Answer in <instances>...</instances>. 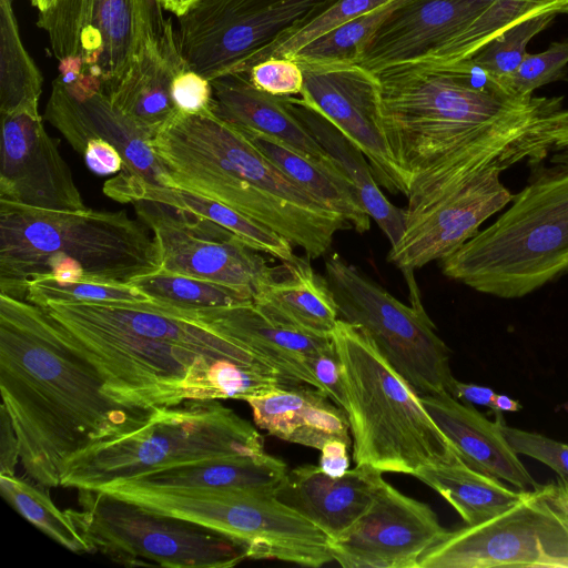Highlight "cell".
Instances as JSON below:
<instances>
[{
	"label": "cell",
	"instance_id": "12",
	"mask_svg": "<svg viewBox=\"0 0 568 568\" xmlns=\"http://www.w3.org/2000/svg\"><path fill=\"white\" fill-rule=\"evenodd\" d=\"M336 0H200L178 17L180 53L210 81L247 73L254 59Z\"/></svg>",
	"mask_w": 568,
	"mask_h": 568
},
{
	"label": "cell",
	"instance_id": "2",
	"mask_svg": "<svg viewBox=\"0 0 568 568\" xmlns=\"http://www.w3.org/2000/svg\"><path fill=\"white\" fill-rule=\"evenodd\" d=\"M1 406L28 476L58 487L65 462L140 427L153 410L109 397L94 364L42 307L0 294Z\"/></svg>",
	"mask_w": 568,
	"mask_h": 568
},
{
	"label": "cell",
	"instance_id": "15",
	"mask_svg": "<svg viewBox=\"0 0 568 568\" xmlns=\"http://www.w3.org/2000/svg\"><path fill=\"white\" fill-rule=\"evenodd\" d=\"M300 65L302 102L364 153L379 186L407 197L409 181L396 164L383 128L377 74L358 64Z\"/></svg>",
	"mask_w": 568,
	"mask_h": 568
},
{
	"label": "cell",
	"instance_id": "18",
	"mask_svg": "<svg viewBox=\"0 0 568 568\" xmlns=\"http://www.w3.org/2000/svg\"><path fill=\"white\" fill-rule=\"evenodd\" d=\"M0 199L18 204L78 211L85 209L58 141L39 112L1 115Z\"/></svg>",
	"mask_w": 568,
	"mask_h": 568
},
{
	"label": "cell",
	"instance_id": "40",
	"mask_svg": "<svg viewBox=\"0 0 568 568\" xmlns=\"http://www.w3.org/2000/svg\"><path fill=\"white\" fill-rule=\"evenodd\" d=\"M557 14L544 13L526 19L489 41L470 59L501 82L521 63L528 42L545 30Z\"/></svg>",
	"mask_w": 568,
	"mask_h": 568
},
{
	"label": "cell",
	"instance_id": "10",
	"mask_svg": "<svg viewBox=\"0 0 568 568\" xmlns=\"http://www.w3.org/2000/svg\"><path fill=\"white\" fill-rule=\"evenodd\" d=\"M79 506L67 511L91 554L123 565L225 568L248 559L245 547L223 534L101 490H79Z\"/></svg>",
	"mask_w": 568,
	"mask_h": 568
},
{
	"label": "cell",
	"instance_id": "45",
	"mask_svg": "<svg viewBox=\"0 0 568 568\" xmlns=\"http://www.w3.org/2000/svg\"><path fill=\"white\" fill-rule=\"evenodd\" d=\"M173 103L180 113L197 114L212 110L213 88L210 80L183 67L171 85Z\"/></svg>",
	"mask_w": 568,
	"mask_h": 568
},
{
	"label": "cell",
	"instance_id": "19",
	"mask_svg": "<svg viewBox=\"0 0 568 568\" xmlns=\"http://www.w3.org/2000/svg\"><path fill=\"white\" fill-rule=\"evenodd\" d=\"M81 26L83 73L109 94L140 50L163 37L168 20L160 0H68Z\"/></svg>",
	"mask_w": 568,
	"mask_h": 568
},
{
	"label": "cell",
	"instance_id": "16",
	"mask_svg": "<svg viewBox=\"0 0 568 568\" xmlns=\"http://www.w3.org/2000/svg\"><path fill=\"white\" fill-rule=\"evenodd\" d=\"M513 194L499 172L481 174L436 199L405 209V229L387 260L403 273L454 253L503 210Z\"/></svg>",
	"mask_w": 568,
	"mask_h": 568
},
{
	"label": "cell",
	"instance_id": "9",
	"mask_svg": "<svg viewBox=\"0 0 568 568\" xmlns=\"http://www.w3.org/2000/svg\"><path fill=\"white\" fill-rule=\"evenodd\" d=\"M98 490L223 534L242 544L248 559H276L306 567L334 560L329 537L274 494L161 489L123 481Z\"/></svg>",
	"mask_w": 568,
	"mask_h": 568
},
{
	"label": "cell",
	"instance_id": "38",
	"mask_svg": "<svg viewBox=\"0 0 568 568\" xmlns=\"http://www.w3.org/2000/svg\"><path fill=\"white\" fill-rule=\"evenodd\" d=\"M404 0H389L359 14L300 49V64H357L376 31Z\"/></svg>",
	"mask_w": 568,
	"mask_h": 568
},
{
	"label": "cell",
	"instance_id": "21",
	"mask_svg": "<svg viewBox=\"0 0 568 568\" xmlns=\"http://www.w3.org/2000/svg\"><path fill=\"white\" fill-rule=\"evenodd\" d=\"M479 11L477 0H404L376 31L357 64L377 73L419 60Z\"/></svg>",
	"mask_w": 568,
	"mask_h": 568
},
{
	"label": "cell",
	"instance_id": "34",
	"mask_svg": "<svg viewBox=\"0 0 568 568\" xmlns=\"http://www.w3.org/2000/svg\"><path fill=\"white\" fill-rule=\"evenodd\" d=\"M480 11L426 57L436 62L469 59L510 27L544 13L568 14V0H477ZM420 60V59H419Z\"/></svg>",
	"mask_w": 568,
	"mask_h": 568
},
{
	"label": "cell",
	"instance_id": "53",
	"mask_svg": "<svg viewBox=\"0 0 568 568\" xmlns=\"http://www.w3.org/2000/svg\"><path fill=\"white\" fill-rule=\"evenodd\" d=\"M200 0H160L163 9L172 12L176 17L185 13L194 3Z\"/></svg>",
	"mask_w": 568,
	"mask_h": 568
},
{
	"label": "cell",
	"instance_id": "23",
	"mask_svg": "<svg viewBox=\"0 0 568 568\" xmlns=\"http://www.w3.org/2000/svg\"><path fill=\"white\" fill-rule=\"evenodd\" d=\"M211 83L212 111L221 119L244 131L277 140L328 169L343 171L298 116L292 97L258 90L247 73L223 75Z\"/></svg>",
	"mask_w": 568,
	"mask_h": 568
},
{
	"label": "cell",
	"instance_id": "29",
	"mask_svg": "<svg viewBox=\"0 0 568 568\" xmlns=\"http://www.w3.org/2000/svg\"><path fill=\"white\" fill-rule=\"evenodd\" d=\"M103 192L120 203L151 201L207 219L239 236L251 248L282 261L296 258L293 245L268 226L214 200L181 189L151 183L119 173L103 185Z\"/></svg>",
	"mask_w": 568,
	"mask_h": 568
},
{
	"label": "cell",
	"instance_id": "8",
	"mask_svg": "<svg viewBox=\"0 0 568 568\" xmlns=\"http://www.w3.org/2000/svg\"><path fill=\"white\" fill-rule=\"evenodd\" d=\"M263 453V436L233 409L219 400H189L154 408L140 427L75 454L60 486L95 490L162 468Z\"/></svg>",
	"mask_w": 568,
	"mask_h": 568
},
{
	"label": "cell",
	"instance_id": "48",
	"mask_svg": "<svg viewBox=\"0 0 568 568\" xmlns=\"http://www.w3.org/2000/svg\"><path fill=\"white\" fill-rule=\"evenodd\" d=\"M19 440L6 409L0 407V475H16Z\"/></svg>",
	"mask_w": 568,
	"mask_h": 568
},
{
	"label": "cell",
	"instance_id": "37",
	"mask_svg": "<svg viewBox=\"0 0 568 568\" xmlns=\"http://www.w3.org/2000/svg\"><path fill=\"white\" fill-rule=\"evenodd\" d=\"M0 490L18 514L51 539L72 552L91 554L67 509L62 511L54 505L48 488L17 475H0Z\"/></svg>",
	"mask_w": 568,
	"mask_h": 568
},
{
	"label": "cell",
	"instance_id": "49",
	"mask_svg": "<svg viewBox=\"0 0 568 568\" xmlns=\"http://www.w3.org/2000/svg\"><path fill=\"white\" fill-rule=\"evenodd\" d=\"M348 446L345 442L333 439L321 449L318 466L329 476L341 477L349 470Z\"/></svg>",
	"mask_w": 568,
	"mask_h": 568
},
{
	"label": "cell",
	"instance_id": "36",
	"mask_svg": "<svg viewBox=\"0 0 568 568\" xmlns=\"http://www.w3.org/2000/svg\"><path fill=\"white\" fill-rule=\"evenodd\" d=\"M129 284L151 301L181 311L225 307L253 302L251 295L236 288L161 270L139 276Z\"/></svg>",
	"mask_w": 568,
	"mask_h": 568
},
{
	"label": "cell",
	"instance_id": "32",
	"mask_svg": "<svg viewBox=\"0 0 568 568\" xmlns=\"http://www.w3.org/2000/svg\"><path fill=\"white\" fill-rule=\"evenodd\" d=\"M296 113L322 146L337 161L355 185L358 195L390 246L402 237L405 229V209L390 203L383 194L364 153L341 133L328 120L292 97Z\"/></svg>",
	"mask_w": 568,
	"mask_h": 568
},
{
	"label": "cell",
	"instance_id": "33",
	"mask_svg": "<svg viewBox=\"0 0 568 568\" xmlns=\"http://www.w3.org/2000/svg\"><path fill=\"white\" fill-rule=\"evenodd\" d=\"M244 132L273 163L305 191L342 215L356 232L369 230L371 216L344 171L321 165L272 138Z\"/></svg>",
	"mask_w": 568,
	"mask_h": 568
},
{
	"label": "cell",
	"instance_id": "41",
	"mask_svg": "<svg viewBox=\"0 0 568 568\" xmlns=\"http://www.w3.org/2000/svg\"><path fill=\"white\" fill-rule=\"evenodd\" d=\"M387 1L389 0H336L308 22L285 33L268 45L254 59L252 67L272 57L291 59L313 40Z\"/></svg>",
	"mask_w": 568,
	"mask_h": 568
},
{
	"label": "cell",
	"instance_id": "20",
	"mask_svg": "<svg viewBox=\"0 0 568 568\" xmlns=\"http://www.w3.org/2000/svg\"><path fill=\"white\" fill-rule=\"evenodd\" d=\"M44 119L80 155L89 140L103 139L121 153L122 173L160 184L164 170L150 145L152 138L118 111L103 90L78 95L58 77L52 82Z\"/></svg>",
	"mask_w": 568,
	"mask_h": 568
},
{
	"label": "cell",
	"instance_id": "1",
	"mask_svg": "<svg viewBox=\"0 0 568 568\" xmlns=\"http://www.w3.org/2000/svg\"><path fill=\"white\" fill-rule=\"evenodd\" d=\"M40 307L94 364L106 395L132 408L246 400L290 384L245 345L154 301Z\"/></svg>",
	"mask_w": 568,
	"mask_h": 568
},
{
	"label": "cell",
	"instance_id": "46",
	"mask_svg": "<svg viewBox=\"0 0 568 568\" xmlns=\"http://www.w3.org/2000/svg\"><path fill=\"white\" fill-rule=\"evenodd\" d=\"M306 366L316 381V388L325 393L338 407L346 410L347 399L342 365L334 344L306 356Z\"/></svg>",
	"mask_w": 568,
	"mask_h": 568
},
{
	"label": "cell",
	"instance_id": "11",
	"mask_svg": "<svg viewBox=\"0 0 568 568\" xmlns=\"http://www.w3.org/2000/svg\"><path fill=\"white\" fill-rule=\"evenodd\" d=\"M325 273L341 320L361 328L417 394H449V349L422 305L414 272L404 273L410 306L337 254L326 260Z\"/></svg>",
	"mask_w": 568,
	"mask_h": 568
},
{
	"label": "cell",
	"instance_id": "28",
	"mask_svg": "<svg viewBox=\"0 0 568 568\" xmlns=\"http://www.w3.org/2000/svg\"><path fill=\"white\" fill-rule=\"evenodd\" d=\"M253 303L271 320L311 335L331 337L339 318L326 278L298 256L270 267Z\"/></svg>",
	"mask_w": 568,
	"mask_h": 568
},
{
	"label": "cell",
	"instance_id": "14",
	"mask_svg": "<svg viewBox=\"0 0 568 568\" xmlns=\"http://www.w3.org/2000/svg\"><path fill=\"white\" fill-rule=\"evenodd\" d=\"M131 204L153 233L161 271L220 283L254 296L270 270L260 252L207 219L151 201Z\"/></svg>",
	"mask_w": 568,
	"mask_h": 568
},
{
	"label": "cell",
	"instance_id": "52",
	"mask_svg": "<svg viewBox=\"0 0 568 568\" xmlns=\"http://www.w3.org/2000/svg\"><path fill=\"white\" fill-rule=\"evenodd\" d=\"M521 408L523 406L518 400L513 399L507 395L496 394L493 412L495 413L497 420H504L501 415L503 412H519Z\"/></svg>",
	"mask_w": 568,
	"mask_h": 568
},
{
	"label": "cell",
	"instance_id": "7",
	"mask_svg": "<svg viewBox=\"0 0 568 568\" xmlns=\"http://www.w3.org/2000/svg\"><path fill=\"white\" fill-rule=\"evenodd\" d=\"M342 365L355 466L415 476L456 453L373 341L338 318L331 334Z\"/></svg>",
	"mask_w": 568,
	"mask_h": 568
},
{
	"label": "cell",
	"instance_id": "31",
	"mask_svg": "<svg viewBox=\"0 0 568 568\" xmlns=\"http://www.w3.org/2000/svg\"><path fill=\"white\" fill-rule=\"evenodd\" d=\"M414 477L437 491L466 525H477L519 503L528 490L513 489L500 479L474 469L457 454L422 468Z\"/></svg>",
	"mask_w": 568,
	"mask_h": 568
},
{
	"label": "cell",
	"instance_id": "39",
	"mask_svg": "<svg viewBox=\"0 0 568 568\" xmlns=\"http://www.w3.org/2000/svg\"><path fill=\"white\" fill-rule=\"evenodd\" d=\"M26 301L38 306L58 303H136L151 301L131 284L97 280L59 281L42 275L28 283Z\"/></svg>",
	"mask_w": 568,
	"mask_h": 568
},
{
	"label": "cell",
	"instance_id": "50",
	"mask_svg": "<svg viewBox=\"0 0 568 568\" xmlns=\"http://www.w3.org/2000/svg\"><path fill=\"white\" fill-rule=\"evenodd\" d=\"M449 394L465 404L480 405L493 410L497 393L490 387L464 383L454 378Z\"/></svg>",
	"mask_w": 568,
	"mask_h": 568
},
{
	"label": "cell",
	"instance_id": "3",
	"mask_svg": "<svg viewBox=\"0 0 568 568\" xmlns=\"http://www.w3.org/2000/svg\"><path fill=\"white\" fill-rule=\"evenodd\" d=\"M150 145L164 170L160 185L222 203L277 232L310 258L325 255L335 234L352 227L212 110L178 112Z\"/></svg>",
	"mask_w": 568,
	"mask_h": 568
},
{
	"label": "cell",
	"instance_id": "25",
	"mask_svg": "<svg viewBox=\"0 0 568 568\" xmlns=\"http://www.w3.org/2000/svg\"><path fill=\"white\" fill-rule=\"evenodd\" d=\"M182 312L245 345L291 383L316 387L306 356L333 345L331 337L311 335L271 320L253 302Z\"/></svg>",
	"mask_w": 568,
	"mask_h": 568
},
{
	"label": "cell",
	"instance_id": "4",
	"mask_svg": "<svg viewBox=\"0 0 568 568\" xmlns=\"http://www.w3.org/2000/svg\"><path fill=\"white\" fill-rule=\"evenodd\" d=\"M386 140L410 181L464 143L564 103L560 97H519L470 58L415 60L376 73Z\"/></svg>",
	"mask_w": 568,
	"mask_h": 568
},
{
	"label": "cell",
	"instance_id": "30",
	"mask_svg": "<svg viewBox=\"0 0 568 568\" xmlns=\"http://www.w3.org/2000/svg\"><path fill=\"white\" fill-rule=\"evenodd\" d=\"M287 473L282 459L263 453L178 465L119 481L161 489L275 494Z\"/></svg>",
	"mask_w": 568,
	"mask_h": 568
},
{
	"label": "cell",
	"instance_id": "54",
	"mask_svg": "<svg viewBox=\"0 0 568 568\" xmlns=\"http://www.w3.org/2000/svg\"><path fill=\"white\" fill-rule=\"evenodd\" d=\"M59 0H30L31 4L38 9V11H43L54 4Z\"/></svg>",
	"mask_w": 568,
	"mask_h": 568
},
{
	"label": "cell",
	"instance_id": "17",
	"mask_svg": "<svg viewBox=\"0 0 568 568\" xmlns=\"http://www.w3.org/2000/svg\"><path fill=\"white\" fill-rule=\"evenodd\" d=\"M446 529L425 503L402 494L379 477L368 510L342 537L331 540L344 568H417L419 557Z\"/></svg>",
	"mask_w": 568,
	"mask_h": 568
},
{
	"label": "cell",
	"instance_id": "42",
	"mask_svg": "<svg viewBox=\"0 0 568 568\" xmlns=\"http://www.w3.org/2000/svg\"><path fill=\"white\" fill-rule=\"evenodd\" d=\"M568 64V39L552 42L539 53L527 52L516 71L500 83L519 97L534 95L541 85L562 77Z\"/></svg>",
	"mask_w": 568,
	"mask_h": 568
},
{
	"label": "cell",
	"instance_id": "24",
	"mask_svg": "<svg viewBox=\"0 0 568 568\" xmlns=\"http://www.w3.org/2000/svg\"><path fill=\"white\" fill-rule=\"evenodd\" d=\"M419 396L433 422L468 466L517 489H536L540 485L508 444L500 427L504 420L491 422L474 405L465 404L448 393Z\"/></svg>",
	"mask_w": 568,
	"mask_h": 568
},
{
	"label": "cell",
	"instance_id": "47",
	"mask_svg": "<svg viewBox=\"0 0 568 568\" xmlns=\"http://www.w3.org/2000/svg\"><path fill=\"white\" fill-rule=\"evenodd\" d=\"M82 156L90 171L98 175L115 174L124 168L119 150L103 139L89 140Z\"/></svg>",
	"mask_w": 568,
	"mask_h": 568
},
{
	"label": "cell",
	"instance_id": "44",
	"mask_svg": "<svg viewBox=\"0 0 568 568\" xmlns=\"http://www.w3.org/2000/svg\"><path fill=\"white\" fill-rule=\"evenodd\" d=\"M251 83L261 91L278 97L301 94L304 75L293 59L268 58L254 64L247 72Z\"/></svg>",
	"mask_w": 568,
	"mask_h": 568
},
{
	"label": "cell",
	"instance_id": "22",
	"mask_svg": "<svg viewBox=\"0 0 568 568\" xmlns=\"http://www.w3.org/2000/svg\"><path fill=\"white\" fill-rule=\"evenodd\" d=\"M381 476L371 467L355 466L333 477L318 465H302L287 473L274 495L335 540L368 510Z\"/></svg>",
	"mask_w": 568,
	"mask_h": 568
},
{
	"label": "cell",
	"instance_id": "6",
	"mask_svg": "<svg viewBox=\"0 0 568 568\" xmlns=\"http://www.w3.org/2000/svg\"><path fill=\"white\" fill-rule=\"evenodd\" d=\"M538 169L493 224L440 261L444 275L517 298L568 274V158Z\"/></svg>",
	"mask_w": 568,
	"mask_h": 568
},
{
	"label": "cell",
	"instance_id": "26",
	"mask_svg": "<svg viewBox=\"0 0 568 568\" xmlns=\"http://www.w3.org/2000/svg\"><path fill=\"white\" fill-rule=\"evenodd\" d=\"M316 387L285 384L247 398L254 423L271 436L321 450L333 439L353 444L346 412Z\"/></svg>",
	"mask_w": 568,
	"mask_h": 568
},
{
	"label": "cell",
	"instance_id": "35",
	"mask_svg": "<svg viewBox=\"0 0 568 568\" xmlns=\"http://www.w3.org/2000/svg\"><path fill=\"white\" fill-rule=\"evenodd\" d=\"M43 77L26 50L13 0H0V114L39 112Z\"/></svg>",
	"mask_w": 568,
	"mask_h": 568
},
{
	"label": "cell",
	"instance_id": "13",
	"mask_svg": "<svg viewBox=\"0 0 568 568\" xmlns=\"http://www.w3.org/2000/svg\"><path fill=\"white\" fill-rule=\"evenodd\" d=\"M568 568V517L537 489L477 525L446 530L417 568Z\"/></svg>",
	"mask_w": 568,
	"mask_h": 568
},
{
	"label": "cell",
	"instance_id": "43",
	"mask_svg": "<svg viewBox=\"0 0 568 568\" xmlns=\"http://www.w3.org/2000/svg\"><path fill=\"white\" fill-rule=\"evenodd\" d=\"M501 430L516 454H521L541 462L559 476L568 477V444L500 424Z\"/></svg>",
	"mask_w": 568,
	"mask_h": 568
},
{
	"label": "cell",
	"instance_id": "51",
	"mask_svg": "<svg viewBox=\"0 0 568 568\" xmlns=\"http://www.w3.org/2000/svg\"><path fill=\"white\" fill-rule=\"evenodd\" d=\"M536 489L552 507L568 517V477L558 476L556 480L539 485Z\"/></svg>",
	"mask_w": 568,
	"mask_h": 568
},
{
	"label": "cell",
	"instance_id": "5",
	"mask_svg": "<svg viewBox=\"0 0 568 568\" xmlns=\"http://www.w3.org/2000/svg\"><path fill=\"white\" fill-rule=\"evenodd\" d=\"M52 255L69 256L88 280L126 283L160 270L155 241L126 211L47 210L0 199V294L26 300Z\"/></svg>",
	"mask_w": 568,
	"mask_h": 568
},
{
	"label": "cell",
	"instance_id": "27",
	"mask_svg": "<svg viewBox=\"0 0 568 568\" xmlns=\"http://www.w3.org/2000/svg\"><path fill=\"white\" fill-rule=\"evenodd\" d=\"M169 19L164 34L146 43L108 94L113 106L151 138L176 113L171 95L175 74L185 67Z\"/></svg>",
	"mask_w": 568,
	"mask_h": 568
}]
</instances>
